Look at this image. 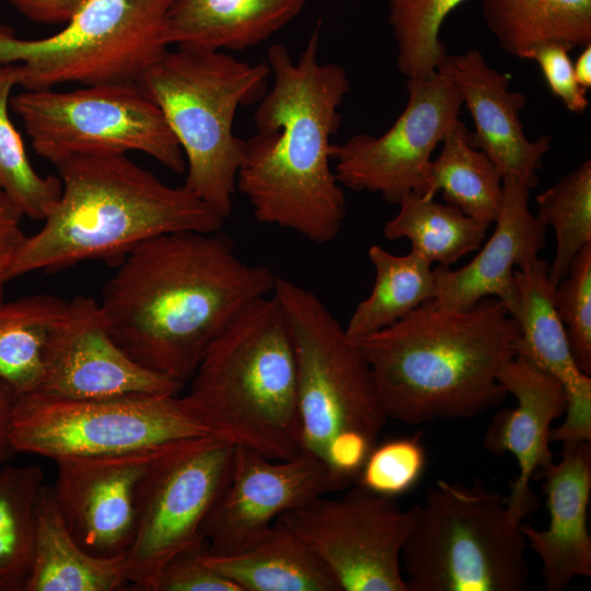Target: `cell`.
Listing matches in <instances>:
<instances>
[{
	"instance_id": "4",
	"label": "cell",
	"mask_w": 591,
	"mask_h": 591,
	"mask_svg": "<svg viewBox=\"0 0 591 591\" xmlns=\"http://www.w3.org/2000/svg\"><path fill=\"white\" fill-rule=\"evenodd\" d=\"M61 193L26 236L12 279L85 260L118 264L140 243L177 231H221L225 219L184 185L170 186L126 154H77L55 164Z\"/></svg>"
},
{
	"instance_id": "23",
	"label": "cell",
	"mask_w": 591,
	"mask_h": 591,
	"mask_svg": "<svg viewBox=\"0 0 591 591\" xmlns=\"http://www.w3.org/2000/svg\"><path fill=\"white\" fill-rule=\"evenodd\" d=\"M308 0H176L165 24L170 47L241 51L289 24Z\"/></svg>"
},
{
	"instance_id": "38",
	"label": "cell",
	"mask_w": 591,
	"mask_h": 591,
	"mask_svg": "<svg viewBox=\"0 0 591 591\" xmlns=\"http://www.w3.org/2000/svg\"><path fill=\"white\" fill-rule=\"evenodd\" d=\"M568 49L557 43L538 46L530 60L537 62L551 92L568 111L583 114L589 105L587 91L577 82Z\"/></svg>"
},
{
	"instance_id": "3",
	"label": "cell",
	"mask_w": 591,
	"mask_h": 591,
	"mask_svg": "<svg viewBox=\"0 0 591 591\" xmlns=\"http://www.w3.org/2000/svg\"><path fill=\"white\" fill-rule=\"evenodd\" d=\"M520 329L497 298L466 310L425 302L359 340L387 417L410 425L475 417L508 393L498 375Z\"/></svg>"
},
{
	"instance_id": "26",
	"label": "cell",
	"mask_w": 591,
	"mask_h": 591,
	"mask_svg": "<svg viewBox=\"0 0 591 591\" xmlns=\"http://www.w3.org/2000/svg\"><path fill=\"white\" fill-rule=\"evenodd\" d=\"M483 16L499 46L530 60L541 45L568 50L591 44V0H483Z\"/></svg>"
},
{
	"instance_id": "28",
	"label": "cell",
	"mask_w": 591,
	"mask_h": 591,
	"mask_svg": "<svg viewBox=\"0 0 591 591\" xmlns=\"http://www.w3.org/2000/svg\"><path fill=\"white\" fill-rule=\"evenodd\" d=\"M368 255L374 269L372 290L345 327L356 341L392 325L436 293L433 269L417 254L395 255L373 244Z\"/></svg>"
},
{
	"instance_id": "9",
	"label": "cell",
	"mask_w": 591,
	"mask_h": 591,
	"mask_svg": "<svg viewBox=\"0 0 591 591\" xmlns=\"http://www.w3.org/2000/svg\"><path fill=\"white\" fill-rule=\"evenodd\" d=\"M176 0H88L58 33L21 39L0 24V62L16 63L24 90L61 83L139 84L171 48L165 39Z\"/></svg>"
},
{
	"instance_id": "36",
	"label": "cell",
	"mask_w": 591,
	"mask_h": 591,
	"mask_svg": "<svg viewBox=\"0 0 591 591\" xmlns=\"http://www.w3.org/2000/svg\"><path fill=\"white\" fill-rule=\"evenodd\" d=\"M426 453L420 433L375 444L359 473L358 485L395 498L410 490L420 479Z\"/></svg>"
},
{
	"instance_id": "5",
	"label": "cell",
	"mask_w": 591,
	"mask_h": 591,
	"mask_svg": "<svg viewBox=\"0 0 591 591\" xmlns=\"http://www.w3.org/2000/svg\"><path fill=\"white\" fill-rule=\"evenodd\" d=\"M187 383L183 402L216 438L273 460L302 452L296 356L274 293L217 334Z\"/></svg>"
},
{
	"instance_id": "40",
	"label": "cell",
	"mask_w": 591,
	"mask_h": 591,
	"mask_svg": "<svg viewBox=\"0 0 591 591\" xmlns=\"http://www.w3.org/2000/svg\"><path fill=\"white\" fill-rule=\"evenodd\" d=\"M28 20L43 24L67 23L88 0H7Z\"/></svg>"
},
{
	"instance_id": "39",
	"label": "cell",
	"mask_w": 591,
	"mask_h": 591,
	"mask_svg": "<svg viewBox=\"0 0 591 591\" xmlns=\"http://www.w3.org/2000/svg\"><path fill=\"white\" fill-rule=\"evenodd\" d=\"M24 215L0 186V300L12 280L14 260L26 239L22 229Z\"/></svg>"
},
{
	"instance_id": "7",
	"label": "cell",
	"mask_w": 591,
	"mask_h": 591,
	"mask_svg": "<svg viewBox=\"0 0 591 591\" xmlns=\"http://www.w3.org/2000/svg\"><path fill=\"white\" fill-rule=\"evenodd\" d=\"M270 69L222 50L169 48L139 85L160 108L186 162L183 184L223 219L230 217L245 140L233 131L240 107L264 96Z\"/></svg>"
},
{
	"instance_id": "25",
	"label": "cell",
	"mask_w": 591,
	"mask_h": 591,
	"mask_svg": "<svg viewBox=\"0 0 591 591\" xmlns=\"http://www.w3.org/2000/svg\"><path fill=\"white\" fill-rule=\"evenodd\" d=\"M36 515L35 552L24 591H114L128 586L126 553L97 557L85 552L69 531L51 487L42 486Z\"/></svg>"
},
{
	"instance_id": "6",
	"label": "cell",
	"mask_w": 591,
	"mask_h": 591,
	"mask_svg": "<svg viewBox=\"0 0 591 591\" xmlns=\"http://www.w3.org/2000/svg\"><path fill=\"white\" fill-rule=\"evenodd\" d=\"M273 293L296 356L302 452L324 463L333 491L348 488L387 420L371 368L317 294L278 276Z\"/></svg>"
},
{
	"instance_id": "31",
	"label": "cell",
	"mask_w": 591,
	"mask_h": 591,
	"mask_svg": "<svg viewBox=\"0 0 591 591\" xmlns=\"http://www.w3.org/2000/svg\"><path fill=\"white\" fill-rule=\"evenodd\" d=\"M43 479L37 465L0 468V591H24L33 565Z\"/></svg>"
},
{
	"instance_id": "21",
	"label": "cell",
	"mask_w": 591,
	"mask_h": 591,
	"mask_svg": "<svg viewBox=\"0 0 591 591\" xmlns=\"http://www.w3.org/2000/svg\"><path fill=\"white\" fill-rule=\"evenodd\" d=\"M535 475L544 478L549 523L538 530L522 522V532L540 558L545 589L563 591L575 578L591 576V441L563 442L560 461Z\"/></svg>"
},
{
	"instance_id": "15",
	"label": "cell",
	"mask_w": 591,
	"mask_h": 591,
	"mask_svg": "<svg viewBox=\"0 0 591 591\" xmlns=\"http://www.w3.org/2000/svg\"><path fill=\"white\" fill-rule=\"evenodd\" d=\"M192 440L55 460L53 494L69 531L85 552L97 557L127 553L136 532L143 483L161 462Z\"/></svg>"
},
{
	"instance_id": "17",
	"label": "cell",
	"mask_w": 591,
	"mask_h": 591,
	"mask_svg": "<svg viewBox=\"0 0 591 591\" xmlns=\"http://www.w3.org/2000/svg\"><path fill=\"white\" fill-rule=\"evenodd\" d=\"M184 386L130 358L107 332L99 302L77 296L50 340L45 375L36 392L58 398L91 399L179 395Z\"/></svg>"
},
{
	"instance_id": "19",
	"label": "cell",
	"mask_w": 591,
	"mask_h": 591,
	"mask_svg": "<svg viewBox=\"0 0 591 591\" xmlns=\"http://www.w3.org/2000/svg\"><path fill=\"white\" fill-rule=\"evenodd\" d=\"M530 188L513 176L502 181V198L490 239L465 266L433 269L436 305L466 310L484 298H497L510 315L517 306L514 270L538 258L547 227L529 208Z\"/></svg>"
},
{
	"instance_id": "1",
	"label": "cell",
	"mask_w": 591,
	"mask_h": 591,
	"mask_svg": "<svg viewBox=\"0 0 591 591\" xmlns=\"http://www.w3.org/2000/svg\"><path fill=\"white\" fill-rule=\"evenodd\" d=\"M276 275L243 260L221 231H177L132 248L99 302L107 332L141 366L186 384L217 334Z\"/></svg>"
},
{
	"instance_id": "29",
	"label": "cell",
	"mask_w": 591,
	"mask_h": 591,
	"mask_svg": "<svg viewBox=\"0 0 591 591\" xmlns=\"http://www.w3.org/2000/svg\"><path fill=\"white\" fill-rule=\"evenodd\" d=\"M468 135L459 119L442 140L429 166V196L441 192L445 204L491 225L501 204L503 176L483 151L470 144Z\"/></svg>"
},
{
	"instance_id": "37",
	"label": "cell",
	"mask_w": 591,
	"mask_h": 591,
	"mask_svg": "<svg viewBox=\"0 0 591 591\" xmlns=\"http://www.w3.org/2000/svg\"><path fill=\"white\" fill-rule=\"evenodd\" d=\"M207 552V542L200 540L173 556L163 567L155 591H242L205 561Z\"/></svg>"
},
{
	"instance_id": "14",
	"label": "cell",
	"mask_w": 591,
	"mask_h": 591,
	"mask_svg": "<svg viewBox=\"0 0 591 591\" xmlns=\"http://www.w3.org/2000/svg\"><path fill=\"white\" fill-rule=\"evenodd\" d=\"M408 100L383 134H357L333 144L334 173L341 187L379 194L398 205L412 194L429 197V166L439 143L459 120L463 99L437 71L407 80Z\"/></svg>"
},
{
	"instance_id": "35",
	"label": "cell",
	"mask_w": 591,
	"mask_h": 591,
	"mask_svg": "<svg viewBox=\"0 0 591 591\" xmlns=\"http://www.w3.org/2000/svg\"><path fill=\"white\" fill-rule=\"evenodd\" d=\"M554 301L566 328L573 360L591 375V244L573 258L567 275L555 287Z\"/></svg>"
},
{
	"instance_id": "16",
	"label": "cell",
	"mask_w": 591,
	"mask_h": 591,
	"mask_svg": "<svg viewBox=\"0 0 591 591\" xmlns=\"http://www.w3.org/2000/svg\"><path fill=\"white\" fill-rule=\"evenodd\" d=\"M328 491L333 487L326 466L305 452L273 460L235 447L230 480L200 529L208 553L225 555L244 548L278 517Z\"/></svg>"
},
{
	"instance_id": "34",
	"label": "cell",
	"mask_w": 591,
	"mask_h": 591,
	"mask_svg": "<svg viewBox=\"0 0 591 591\" xmlns=\"http://www.w3.org/2000/svg\"><path fill=\"white\" fill-rule=\"evenodd\" d=\"M466 0H389V24L397 69L407 80L433 74L447 54L439 33L445 18Z\"/></svg>"
},
{
	"instance_id": "33",
	"label": "cell",
	"mask_w": 591,
	"mask_h": 591,
	"mask_svg": "<svg viewBox=\"0 0 591 591\" xmlns=\"http://www.w3.org/2000/svg\"><path fill=\"white\" fill-rule=\"evenodd\" d=\"M537 218L554 229L556 251L548 278L554 287L573 258L591 244V161L584 160L555 185L536 196Z\"/></svg>"
},
{
	"instance_id": "12",
	"label": "cell",
	"mask_w": 591,
	"mask_h": 591,
	"mask_svg": "<svg viewBox=\"0 0 591 591\" xmlns=\"http://www.w3.org/2000/svg\"><path fill=\"white\" fill-rule=\"evenodd\" d=\"M234 448L212 436L194 439L147 477L125 557L127 582L135 590L155 591L166 563L205 540L200 529L230 480Z\"/></svg>"
},
{
	"instance_id": "22",
	"label": "cell",
	"mask_w": 591,
	"mask_h": 591,
	"mask_svg": "<svg viewBox=\"0 0 591 591\" xmlns=\"http://www.w3.org/2000/svg\"><path fill=\"white\" fill-rule=\"evenodd\" d=\"M517 306L512 317L520 334L514 343L521 356L557 379L566 393L565 419L558 426L563 437H591V378L577 367L566 328L557 313L555 287L548 278V264L536 258L514 270Z\"/></svg>"
},
{
	"instance_id": "2",
	"label": "cell",
	"mask_w": 591,
	"mask_h": 591,
	"mask_svg": "<svg viewBox=\"0 0 591 591\" xmlns=\"http://www.w3.org/2000/svg\"><path fill=\"white\" fill-rule=\"evenodd\" d=\"M320 37L321 22L298 59L281 44L267 49L273 84L254 113L256 132L245 140L236 190L258 222L326 244L346 217L331 162L350 81L343 66L320 61Z\"/></svg>"
},
{
	"instance_id": "18",
	"label": "cell",
	"mask_w": 591,
	"mask_h": 591,
	"mask_svg": "<svg viewBox=\"0 0 591 591\" xmlns=\"http://www.w3.org/2000/svg\"><path fill=\"white\" fill-rule=\"evenodd\" d=\"M437 72L461 92L475 128L468 135L470 144L483 151L503 177L513 176L530 189L536 186L552 138L526 137L520 119L526 99L510 89V76L490 67L476 48L445 54Z\"/></svg>"
},
{
	"instance_id": "30",
	"label": "cell",
	"mask_w": 591,
	"mask_h": 591,
	"mask_svg": "<svg viewBox=\"0 0 591 591\" xmlns=\"http://www.w3.org/2000/svg\"><path fill=\"white\" fill-rule=\"evenodd\" d=\"M398 206V212L383 227L384 237L407 239L410 252L430 265L450 266L478 251L490 227L452 205L417 194L408 195Z\"/></svg>"
},
{
	"instance_id": "13",
	"label": "cell",
	"mask_w": 591,
	"mask_h": 591,
	"mask_svg": "<svg viewBox=\"0 0 591 591\" xmlns=\"http://www.w3.org/2000/svg\"><path fill=\"white\" fill-rule=\"evenodd\" d=\"M414 518L415 506L404 510L356 484L341 498L321 496L276 521L316 553L341 591H408L401 556Z\"/></svg>"
},
{
	"instance_id": "27",
	"label": "cell",
	"mask_w": 591,
	"mask_h": 591,
	"mask_svg": "<svg viewBox=\"0 0 591 591\" xmlns=\"http://www.w3.org/2000/svg\"><path fill=\"white\" fill-rule=\"evenodd\" d=\"M69 308L70 300L47 293L0 300V380L16 396L39 389L48 346Z\"/></svg>"
},
{
	"instance_id": "20",
	"label": "cell",
	"mask_w": 591,
	"mask_h": 591,
	"mask_svg": "<svg viewBox=\"0 0 591 591\" xmlns=\"http://www.w3.org/2000/svg\"><path fill=\"white\" fill-rule=\"evenodd\" d=\"M498 381L517 406L495 415L483 444L493 454L510 453L517 460L519 475L507 498L511 510L523 519L535 509L531 479L553 464L552 422L565 414L566 393L557 379L521 356L503 366Z\"/></svg>"
},
{
	"instance_id": "11",
	"label": "cell",
	"mask_w": 591,
	"mask_h": 591,
	"mask_svg": "<svg viewBox=\"0 0 591 591\" xmlns=\"http://www.w3.org/2000/svg\"><path fill=\"white\" fill-rule=\"evenodd\" d=\"M10 109L37 155L54 165L77 154L140 151L183 174V151L160 108L139 84H95L72 91L24 90Z\"/></svg>"
},
{
	"instance_id": "32",
	"label": "cell",
	"mask_w": 591,
	"mask_h": 591,
	"mask_svg": "<svg viewBox=\"0 0 591 591\" xmlns=\"http://www.w3.org/2000/svg\"><path fill=\"white\" fill-rule=\"evenodd\" d=\"M19 83V66L0 62V186L24 217L43 221L60 196L61 181L56 175H40L33 167L11 120V92Z\"/></svg>"
},
{
	"instance_id": "42",
	"label": "cell",
	"mask_w": 591,
	"mask_h": 591,
	"mask_svg": "<svg viewBox=\"0 0 591 591\" xmlns=\"http://www.w3.org/2000/svg\"><path fill=\"white\" fill-rule=\"evenodd\" d=\"M572 66L578 84L588 91L591 88V44L582 47Z\"/></svg>"
},
{
	"instance_id": "10",
	"label": "cell",
	"mask_w": 591,
	"mask_h": 591,
	"mask_svg": "<svg viewBox=\"0 0 591 591\" xmlns=\"http://www.w3.org/2000/svg\"><path fill=\"white\" fill-rule=\"evenodd\" d=\"M212 436L179 395L68 399L16 396L10 443L15 453L53 459L155 448Z\"/></svg>"
},
{
	"instance_id": "41",
	"label": "cell",
	"mask_w": 591,
	"mask_h": 591,
	"mask_svg": "<svg viewBox=\"0 0 591 591\" xmlns=\"http://www.w3.org/2000/svg\"><path fill=\"white\" fill-rule=\"evenodd\" d=\"M15 399L12 389L0 380V465L5 464L15 453L10 443V424Z\"/></svg>"
},
{
	"instance_id": "24",
	"label": "cell",
	"mask_w": 591,
	"mask_h": 591,
	"mask_svg": "<svg viewBox=\"0 0 591 591\" xmlns=\"http://www.w3.org/2000/svg\"><path fill=\"white\" fill-rule=\"evenodd\" d=\"M205 561L242 591H341L316 553L277 521L244 548L225 555L207 552Z\"/></svg>"
},
{
	"instance_id": "8",
	"label": "cell",
	"mask_w": 591,
	"mask_h": 591,
	"mask_svg": "<svg viewBox=\"0 0 591 591\" xmlns=\"http://www.w3.org/2000/svg\"><path fill=\"white\" fill-rule=\"evenodd\" d=\"M526 547L507 496L438 479L415 506L402 570L408 591H523Z\"/></svg>"
}]
</instances>
